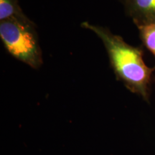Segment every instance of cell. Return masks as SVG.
<instances>
[{"label": "cell", "instance_id": "obj_1", "mask_svg": "<svg viewBox=\"0 0 155 155\" xmlns=\"http://www.w3.org/2000/svg\"><path fill=\"white\" fill-rule=\"evenodd\" d=\"M82 28L92 31L101 40L117 80L128 90L149 101L152 75L154 68H149L143 59L140 48L134 47L108 28L83 22Z\"/></svg>", "mask_w": 155, "mask_h": 155}, {"label": "cell", "instance_id": "obj_2", "mask_svg": "<svg viewBox=\"0 0 155 155\" xmlns=\"http://www.w3.org/2000/svg\"><path fill=\"white\" fill-rule=\"evenodd\" d=\"M0 38L12 56L34 69L41 67L42 50L35 25L30 19L0 21Z\"/></svg>", "mask_w": 155, "mask_h": 155}, {"label": "cell", "instance_id": "obj_4", "mask_svg": "<svg viewBox=\"0 0 155 155\" xmlns=\"http://www.w3.org/2000/svg\"><path fill=\"white\" fill-rule=\"evenodd\" d=\"M8 19H29L22 12L18 0H0V21Z\"/></svg>", "mask_w": 155, "mask_h": 155}, {"label": "cell", "instance_id": "obj_3", "mask_svg": "<svg viewBox=\"0 0 155 155\" xmlns=\"http://www.w3.org/2000/svg\"><path fill=\"white\" fill-rule=\"evenodd\" d=\"M125 12L134 24L155 19V0H122Z\"/></svg>", "mask_w": 155, "mask_h": 155}, {"label": "cell", "instance_id": "obj_5", "mask_svg": "<svg viewBox=\"0 0 155 155\" xmlns=\"http://www.w3.org/2000/svg\"><path fill=\"white\" fill-rule=\"evenodd\" d=\"M144 46L155 57V19L135 24Z\"/></svg>", "mask_w": 155, "mask_h": 155}]
</instances>
